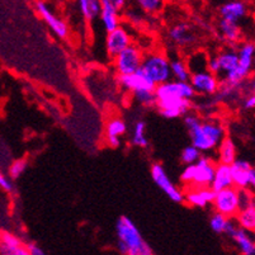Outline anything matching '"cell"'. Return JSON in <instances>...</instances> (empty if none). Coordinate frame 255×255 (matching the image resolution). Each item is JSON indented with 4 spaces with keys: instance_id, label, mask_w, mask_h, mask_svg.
Masks as SVG:
<instances>
[{
    "instance_id": "40",
    "label": "cell",
    "mask_w": 255,
    "mask_h": 255,
    "mask_svg": "<svg viewBox=\"0 0 255 255\" xmlns=\"http://www.w3.org/2000/svg\"><path fill=\"white\" fill-rule=\"evenodd\" d=\"M3 255H29L28 254V250H27V248H25V245H22V247L17 248V249L11 250V252L9 253H5V254Z\"/></svg>"
},
{
    "instance_id": "21",
    "label": "cell",
    "mask_w": 255,
    "mask_h": 255,
    "mask_svg": "<svg viewBox=\"0 0 255 255\" xmlns=\"http://www.w3.org/2000/svg\"><path fill=\"white\" fill-rule=\"evenodd\" d=\"M236 225L240 229L248 231V233H254L255 231V202L240 208L239 213L236 215Z\"/></svg>"
},
{
    "instance_id": "23",
    "label": "cell",
    "mask_w": 255,
    "mask_h": 255,
    "mask_svg": "<svg viewBox=\"0 0 255 255\" xmlns=\"http://www.w3.org/2000/svg\"><path fill=\"white\" fill-rule=\"evenodd\" d=\"M220 32H221L222 37H224L230 45H238L241 41V37H243L240 24L226 22V20L222 19L220 20Z\"/></svg>"
},
{
    "instance_id": "2",
    "label": "cell",
    "mask_w": 255,
    "mask_h": 255,
    "mask_svg": "<svg viewBox=\"0 0 255 255\" xmlns=\"http://www.w3.org/2000/svg\"><path fill=\"white\" fill-rule=\"evenodd\" d=\"M184 125L188 129L191 145L198 151H212L225 138V127L221 122L215 120L201 121L197 115L188 113L184 116Z\"/></svg>"
},
{
    "instance_id": "5",
    "label": "cell",
    "mask_w": 255,
    "mask_h": 255,
    "mask_svg": "<svg viewBox=\"0 0 255 255\" xmlns=\"http://www.w3.org/2000/svg\"><path fill=\"white\" fill-rule=\"evenodd\" d=\"M216 164L207 156H202L193 165H187L182 171L180 180L189 188H208L215 174Z\"/></svg>"
},
{
    "instance_id": "39",
    "label": "cell",
    "mask_w": 255,
    "mask_h": 255,
    "mask_svg": "<svg viewBox=\"0 0 255 255\" xmlns=\"http://www.w3.org/2000/svg\"><path fill=\"white\" fill-rule=\"evenodd\" d=\"M244 107L245 110H254L255 108V96L254 94H250L247 98L244 99Z\"/></svg>"
},
{
    "instance_id": "13",
    "label": "cell",
    "mask_w": 255,
    "mask_h": 255,
    "mask_svg": "<svg viewBox=\"0 0 255 255\" xmlns=\"http://www.w3.org/2000/svg\"><path fill=\"white\" fill-rule=\"evenodd\" d=\"M132 45V39L129 33L124 27H118L115 31L107 33L106 37V50L108 56L115 60L124 50Z\"/></svg>"
},
{
    "instance_id": "41",
    "label": "cell",
    "mask_w": 255,
    "mask_h": 255,
    "mask_svg": "<svg viewBox=\"0 0 255 255\" xmlns=\"http://www.w3.org/2000/svg\"><path fill=\"white\" fill-rule=\"evenodd\" d=\"M112 1V5L115 6V9L117 11H122L126 6V1L125 0H111Z\"/></svg>"
},
{
    "instance_id": "37",
    "label": "cell",
    "mask_w": 255,
    "mask_h": 255,
    "mask_svg": "<svg viewBox=\"0 0 255 255\" xmlns=\"http://www.w3.org/2000/svg\"><path fill=\"white\" fill-rule=\"evenodd\" d=\"M207 71H210L211 74H213V75H216V76H219L220 74H221V71H220V65H219V60H217V56L208 57Z\"/></svg>"
},
{
    "instance_id": "18",
    "label": "cell",
    "mask_w": 255,
    "mask_h": 255,
    "mask_svg": "<svg viewBox=\"0 0 255 255\" xmlns=\"http://www.w3.org/2000/svg\"><path fill=\"white\" fill-rule=\"evenodd\" d=\"M216 193L208 188H189L187 194H184V201L193 207H206L213 202Z\"/></svg>"
},
{
    "instance_id": "38",
    "label": "cell",
    "mask_w": 255,
    "mask_h": 255,
    "mask_svg": "<svg viewBox=\"0 0 255 255\" xmlns=\"http://www.w3.org/2000/svg\"><path fill=\"white\" fill-rule=\"evenodd\" d=\"M25 248L28 250L29 255H46V253L43 252L42 248H39L38 245L34 244V243H28L25 244Z\"/></svg>"
},
{
    "instance_id": "36",
    "label": "cell",
    "mask_w": 255,
    "mask_h": 255,
    "mask_svg": "<svg viewBox=\"0 0 255 255\" xmlns=\"http://www.w3.org/2000/svg\"><path fill=\"white\" fill-rule=\"evenodd\" d=\"M0 189L4 192H8V193L13 192V189H14V184H13L10 178L4 173H1V171H0Z\"/></svg>"
},
{
    "instance_id": "16",
    "label": "cell",
    "mask_w": 255,
    "mask_h": 255,
    "mask_svg": "<svg viewBox=\"0 0 255 255\" xmlns=\"http://www.w3.org/2000/svg\"><path fill=\"white\" fill-rule=\"evenodd\" d=\"M101 22L103 24L107 33L115 31L121 27V15L120 11L115 9L111 0H101Z\"/></svg>"
},
{
    "instance_id": "34",
    "label": "cell",
    "mask_w": 255,
    "mask_h": 255,
    "mask_svg": "<svg viewBox=\"0 0 255 255\" xmlns=\"http://www.w3.org/2000/svg\"><path fill=\"white\" fill-rule=\"evenodd\" d=\"M133 97H135L136 101L140 104L145 107H149V108H152L156 104V99H155V93L154 92H136L132 93Z\"/></svg>"
},
{
    "instance_id": "11",
    "label": "cell",
    "mask_w": 255,
    "mask_h": 255,
    "mask_svg": "<svg viewBox=\"0 0 255 255\" xmlns=\"http://www.w3.org/2000/svg\"><path fill=\"white\" fill-rule=\"evenodd\" d=\"M34 9L38 13V15L47 23L51 31L56 34L59 38L66 39L69 37V27L60 17H57L55 13L50 9V6L45 1H36Z\"/></svg>"
},
{
    "instance_id": "22",
    "label": "cell",
    "mask_w": 255,
    "mask_h": 255,
    "mask_svg": "<svg viewBox=\"0 0 255 255\" xmlns=\"http://www.w3.org/2000/svg\"><path fill=\"white\" fill-rule=\"evenodd\" d=\"M217 60H219L220 71L225 76L227 74L233 73L236 69V66H238V52H236V50H233V48L225 50L217 55Z\"/></svg>"
},
{
    "instance_id": "35",
    "label": "cell",
    "mask_w": 255,
    "mask_h": 255,
    "mask_svg": "<svg viewBox=\"0 0 255 255\" xmlns=\"http://www.w3.org/2000/svg\"><path fill=\"white\" fill-rule=\"evenodd\" d=\"M137 4L146 13H157L163 9L164 3L161 0H138Z\"/></svg>"
},
{
    "instance_id": "27",
    "label": "cell",
    "mask_w": 255,
    "mask_h": 255,
    "mask_svg": "<svg viewBox=\"0 0 255 255\" xmlns=\"http://www.w3.org/2000/svg\"><path fill=\"white\" fill-rule=\"evenodd\" d=\"M131 143L137 146V147H147L149 146V140L146 136V122L145 121H137L133 125V131L131 136Z\"/></svg>"
},
{
    "instance_id": "19",
    "label": "cell",
    "mask_w": 255,
    "mask_h": 255,
    "mask_svg": "<svg viewBox=\"0 0 255 255\" xmlns=\"http://www.w3.org/2000/svg\"><path fill=\"white\" fill-rule=\"evenodd\" d=\"M231 187H234V184L233 178H231L230 166L224 165V164H216L210 188L215 193H217V192L225 191V189H229Z\"/></svg>"
},
{
    "instance_id": "12",
    "label": "cell",
    "mask_w": 255,
    "mask_h": 255,
    "mask_svg": "<svg viewBox=\"0 0 255 255\" xmlns=\"http://www.w3.org/2000/svg\"><path fill=\"white\" fill-rule=\"evenodd\" d=\"M118 84L124 89L128 90L131 93L136 92H154L156 85L147 78L145 73L141 69H138L136 73L128 74V75H118Z\"/></svg>"
},
{
    "instance_id": "29",
    "label": "cell",
    "mask_w": 255,
    "mask_h": 255,
    "mask_svg": "<svg viewBox=\"0 0 255 255\" xmlns=\"http://www.w3.org/2000/svg\"><path fill=\"white\" fill-rule=\"evenodd\" d=\"M22 245L23 243L20 241V239H18L13 234L6 233V231H3L0 234V255L11 252V250L22 247Z\"/></svg>"
},
{
    "instance_id": "33",
    "label": "cell",
    "mask_w": 255,
    "mask_h": 255,
    "mask_svg": "<svg viewBox=\"0 0 255 255\" xmlns=\"http://www.w3.org/2000/svg\"><path fill=\"white\" fill-rule=\"evenodd\" d=\"M27 165H28V163H27V160H25V159L14 160V161L11 163V165L9 166V175H8V177L10 178L11 180L18 179V178H19L20 175H22V174L25 171V169H27Z\"/></svg>"
},
{
    "instance_id": "32",
    "label": "cell",
    "mask_w": 255,
    "mask_h": 255,
    "mask_svg": "<svg viewBox=\"0 0 255 255\" xmlns=\"http://www.w3.org/2000/svg\"><path fill=\"white\" fill-rule=\"evenodd\" d=\"M229 220L227 217L222 216L220 213L215 212L211 215L210 217V227L212 229L213 233L216 234H225V230H226V226L229 224Z\"/></svg>"
},
{
    "instance_id": "6",
    "label": "cell",
    "mask_w": 255,
    "mask_h": 255,
    "mask_svg": "<svg viewBox=\"0 0 255 255\" xmlns=\"http://www.w3.org/2000/svg\"><path fill=\"white\" fill-rule=\"evenodd\" d=\"M141 70L156 87L170 82V61L163 53L151 52L143 55Z\"/></svg>"
},
{
    "instance_id": "31",
    "label": "cell",
    "mask_w": 255,
    "mask_h": 255,
    "mask_svg": "<svg viewBox=\"0 0 255 255\" xmlns=\"http://www.w3.org/2000/svg\"><path fill=\"white\" fill-rule=\"evenodd\" d=\"M201 157H202V152L198 151V150L192 145L184 147L182 154H180V160H182V163L185 164V165H193V164H196Z\"/></svg>"
},
{
    "instance_id": "42",
    "label": "cell",
    "mask_w": 255,
    "mask_h": 255,
    "mask_svg": "<svg viewBox=\"0 0 255 255\" xmlns=\"http://www.w3.org/2000/svg\"><path fill=\"white\" fill-rule=\"evenodd\" d=\"M107 142L111 147H120L121 146V138L118 137H107Z\"/></svg>"
},
{
    "instance_id": "4",
    "label": "cell",
    "mask_w": 255,
    "mask_h": 255,
    "mask_svg": "<svg viewBox=\"0 0 255 255\" xmlns=\"http://www.w3.org/2000/svg\"><path fill=\"white\" fill-rule=\"evenodd\" d=\"M238 52V66L233 73L227 74L220 80V83L227 85V87L234 88V89H240L243 88L244 83L247 82L248 76L253 71L254 66V56H255V46L254 43L247 42L239 47Z\"/></svg>"
},
{
    "instance_id": "9",
    "label": "cell",
    "mask_w": 255,
    "mask_h": 255,
    "mask_svg": "<svg viewBox=\"0 0 255 255\" xmlns=\"http://www.w3.org/2000/svg\"><path fill=\"white\" fill-rule=\"evenodd\" d=\"M151 177L152 180L155 182V184L164 192V193L168 196V198L170 201H173L174 203H182L184 202V193L183 191H180L177 185L171 182V179L169 178L168 173H166L165 168H164L161 164L155 163L151 165Z\"/></svg>"
},
{
    "instance_id": "14",
    "label": "cell",
    "mask_w": 255,
    "mask_h": 255,
    "mask_svg": "<svg viewBox=\"0 0 255 255\" xmlns=\"http://www.w3.org/2000/svg\"><path fill=\"white\" fill-rule=\"evenodd\" d=\"M189 84L193 88L194 93L198 94H206V96H211L217 93L220 84L219 76L213 75L210 71H201V73L192 74L191 79H189Z\"/></svg>"
},
{
    "instance_id": "1",
    "label": "cell",
    "mask_w": 255,
    "mask_h": 255,
    "mask_svg": "<svg viewBox=\"0 0 255 255\" xmlns=\"http://www.w3.org/2000/svg\"><path fill=\"white\" fill-rule=\"evenodd\" d=\"M154 93L156 99L155 107L163 117L174 120L191 113L192 99L196 93L189 83L170 80L165 84L157 85Z\"/></svg>"
},
{
    "instance_id": "8",
    "label": "cell",
    "mask_w": 255,
    "mask_h": 255,
    "mask_svg": "<svg viewBox=\"0 0 255 255\" xmlns=\"http://www.w3.org/2000/svg\"><path fill=\"white\" fill-rule=\"evenodd\" d=\"M143 53L137 46L131 45L115 57V68L118 75H128L141 69Z\"/></svg>"
},
{
    "instance_id": "28",
    "label": "cell",
    "mask_w": 255,
    "mask_h": 255,
    "mask_svg": "<svg viewBox=\"0 0 255 255\" xmlns=\"http://www.w3.org/2000/svg\"><path fill=\"white\" fill-rule=\"evenodd\" d=\"M207 61L208 56L206 53L196 52L187 60L185 64H187L188 70L191 71V74H196L207 70Z\"/></svg>"
},
{
    "instance_id": "20",
    "label": "cell",
    "mask_w": 255,
    "mask_h": 255,
    "mask_svg": "<svg viewBox=\"0 0 255 255\" xmlns=\"http://www.w3.org/2000/svg\"><path fill=\"white\" fill-rule=\"evenodd\" d=\"M229 236L235 241L241 255H255V243L252 233H248L238 226Z\"/></svg>"
},
{
    "instance_id": "10",
    "label": "cell",
    "mask_w": 255,
    "mask_h": 255,
    "mask_svg": "<svg viewBox=\"0 0 255 255\" xmlns=\"http://www.w3.org/2000/svg\"><path fill=\"white\" fill-rule=\"evenodd\" d=\"M234 187L238 189H249L255 185V169L249 160L236 159L230 165Z\"/></svg>"
},
{
    "instance_id": "30",
    "label": "cell",
    "mask_w": 255,
    "mask_h": 255,
    "mask_svg": "<svg viewBox=\"0 0 255 255\" xmlns=\"http://www.w3.org/2000/svg\"><path fill=\"white\" fill-rule=\"evenodd\" d=\"M127 131V126L125 124L124 120L121 118H113V120L108 121L106 127V135L107 137H118L125 135Z\"/></svg>"
},
{
    "instance_id": "25",
    "label": "cell",
    "mask_w": 255,
    "mask_h": 255,
    "mask_svg": "<svg viewBox=\"0 0 255 255\" xmlns=\"http://www.w3.org/2000/svg\"><path fill=\"white\" fill-rule=\"evenodd\" d=\"M79 10L87 20H94L101 14V0H80Z\"/></svg>"
},
{
    "instance_id": "24",
    "label": "cell",
    "mask_w": 255,
    "mask_h": 255,
    "mask_svg": "<svg viewBox=\"0 0 255 255\" xmlns=\"http://www.w3.org/2000/svg\"><path fill=\"white\" fill-rule=\"evenodd\" d=\"M217 147H219L220 164L230 166L238 159L236 157V146L231 138L225 137Z\"/></svg>"
},
{
    "instance_id": "3",
    "label": "cell",
    "mask_w": 255,
    "mask_h": 255,
    "mask_svg": "<svg viewBox=\"0 0 255 255\" xmlns=\"http://www.w3.org/2000/svg\"><path fill=\"white\" fill-rule=\"evenodd\" d=\"M117 250L121 255H154L150 245L128 216H121L116 222Z\"/></svg>"
},
{
    "instance_id": "17",
    "label": "cell",
    "mask_w": 255,
    "mask_h": 255,
    "mask_svg": "<svg viewBox=\"0 0 255 255\" xmlns=\"http://www.w3.org/2000/svg\"><path fill=\"white\" fill-rule=\"evenodd\" d=\"M169 38L170 41H173L175 45L182 46H191L196 42V34L192 31L191 25L188 23H178V24L173 25L170 29H169Z\"/></svg>"
},
{
    "instance_id": "7",
    "label": "cell",
    "mask_w": 255,
    "mask_h": 255,
    "mask_svg": "<svg viewBox=\"0 0 255 255\" xmlns=\"http://www.w3.org/2000/svg\"><path fill=\"white\" fill-rule=\"evenodd\" d=\"M213 207L215 211L227 219L236 217L240 211V193L239 189L231 187L225 191L217 192L213 199Z\"/></svg>"
},
{
    "instance_id": "15",
    "label": "cell",
    "mask_w": 255,
    "mask_h": 255,
    "mask_svg": "<svg viewBox=\"0 0 255 255\" xmlns=\"http://www.w3.org/2000/svg\"><path fill=\"white\" fill-rule=\"evenodd\" d=\"M219 13L222 20L239 24L248 15L249 8L244 1L234 0V1H227V3L222 4L219 9Z\"/></svg>"
},
{
    "instance_id": "26",
    "label": "cell",
    "mask_w": 255,
    "mask_h": 255,
    "mask_svg": "<svg viewBox=\"0 0 255 255\" xmlns=\"http://www.w3.org/2000/svg\"><path fill=\"white\" fill-rule=\"evenodd\" d=\"M170 74L175 79V82L180 83H189V79H191L192 75L191 71L188 70L185 61L180 59L170 61Z\"/></svg>"
}]
</instances>
